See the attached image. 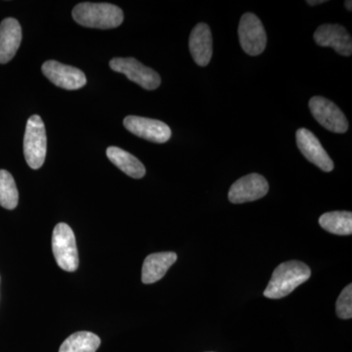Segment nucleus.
I'll return each mask as SVG.
<instances>
[{
  "label": "nucleus",
  "instance_id": "f8f14e48",
  "mask_svg": "<svg viewBox=\"0 0 352 352\" xmlns=\"http://www.w3.org/2000/svg\"><path fill=\"white\" fill-rule=\"evenodd\" d=\"M315 43L323 47H332L342 56L352 54V38L346 28L337 24H325L314 32Z\"/></svg>",
  "mask_w": 352,
  "mask_h": 352
},
{
  "label": "nucleus",
  "instance_id": "6e6552de",
  "mask_svg": "<svg viewBox=\"0 0 352 352\" xmlns=\"http://www.w3.org/2000/svg\"><path fill=\"white\" fill-rule=\"evenodd\" d=\"M270 185L263 175L251 173L243 176L229 190L228 199L233 204H244L263 198L268 193Z\"/></svg>",
  "mask_w": 352,
  "mask_h": 352
},
{
  "label": "nucleus",
  "instance_id": "4be33fe9",
  "mask_svg": "<svg viewBox=\"0 0 352 352\" xmlns=\"http://www.w3.org/2000/svg\"><path fill=\"white\" fill-rule=\"evenodd\" d=\"M344 4H346V7L349 11L352 10V2L351 0H349V1L344 2Z\"/></svg>",
  "mask_w": 352,
  "mask_h": 352
},
{
  "label": "nucleus",
  "instance_id": "f3484780",
  "mask_svg": "<svg viewBox=\"0 0 352 352\" xmlns=\"http://www.w3.org/2000/svg\"><path fill=\"white\" fill-rule=\"evenodd\" d=\"M319 224L327 232L340 236L351 235L352 214L346 210L326 212L319 219Z\"/></svg>",
  "mask_w": 352,
  "mask_h": 352
},
{
  "label": "nucleus",
  "instance_id": "6ab92c4d",
  "mask_svg": "<svg viewBox=\"0 0 352 352\" xmlns=\"http://www.w3.org/2000/svg\"><path fill=\"white\" fill-rule=\"evenodd\" d=\"M18 201L19 193L13 176L7 170H0V206L6 210H14Z\"/></svg>",
  "mask_w": 352,
  "mask_h": 352
},
{
  "label": "nucleus",
  "instance_id": "f03ea898",
  "mask_svg": "<svg viewBox=\"0 0 352 352\" xmlns=\"http://www.w3.org/2000/svg\"><path fill=\"white\" fill-rule=\"evenodd\" d=\"M72 14L78 24L92 29H113L124 22L122 9L110 3L82 2L73 9Z\"/></svg>",
  "mask_w": 352,
  "mask_h": 352
},
{
  "label": "nucleus",
  "instance_id": "412c9836",
  "mask_svg": "<svg viewBox=\"0 0 352 352\" xmlns=\"http://www.w3.org/2000/svg\"><path fill=\"white\" fill-rule=\"evenodd\" d=\"M325 2L326 0H315V1L310 0V1H307V3L309 4V6H317V4L325 3Z\"/></svg>",
  "mask_w": 352,
  "mask_h": 352
},
{
  "label": "nucleus",
  "instance_id": "f257e3e1",
  "mask_svg": "<svg viewBox=\"0 0 352 352\" xmlns=\"http://www.w3.org/2000/svg\"><path fill=\"white\" fill-rule=\"evenodd\" d=\"M311 276L307 264L298 261H287L278 265L263 295L271 300H279L289 296Z\"/></svg>",
  "mask_w": 352,
  "mask_h": 352
},
{
  "label": "nucleus",
  "instance_id": "20e7f679",
  "mask_svg": "<svg viewBox=\"0 0 352 352\" xmlns=\"http://www.w3.org/2000/svg\"><path fill=\"white\" fill-rule=\"evenodd\" d=\"M52 251L55 261L62 270L68 272L78 270L80 261L75 234L68 224L59 223L55 226L52 234Z\"/></svg>",
  "mask_w": 352,
  "mask_h": 352
},
{
  "label": "nucleus",
  "instance_id": "4468645a",
  "mask_svg": "<svg viewBox=\"0 0 352 352\" xmlns=\"http://www.w3.org/2000/svg\"><path fill=\"white\" fill-rule=\"evenodd\" d=\"M22 41V28L14 18H6L0 24V64L15 56Z\"/></svg>",
  "mask_w": 352,
  "mask_h": 352
},
{
  "label": "nucleus",
  "instance_id": "9b49d317",
  "mask_svg": "<svg viewBox=\"0 0 352 352\" xmlns=\"http://www.w3.org/2000/svg\"><path fill=\"white\" fill-rule=\"evenodd\" d=\"M43 73L51 82L67 90L80 89L87 85V76L80 69L59 63L47 61L43 65Z\"/></svg>",
  "mask_w": 352,
  "mask_h": 352
},
{
  "label": "nucleus",
  "instance_id": "1a4fd4ad",
  "mask_svg": "<svg viewBox=\"0 0 352 352\" xmlns=\"http://www.w3.org/2000/svg\"><path fill=\"white\" fill-rule=\"evenodd\" d=\"M124 126L134 135L154 143H166L171 136L170 126L161 120L129 116L124 120Z\"/></svg>",
  "mask_w": 352,
  "mask_h": 352
},
{
  "label": "nucleus",
  "instance_id": "7ed1b4c3",
  "mask_svg": "<svg viewBox=\"0 0 352 352\" xmlns=\"http://www.w3.org/2000/svg\"><path fill=\"white\" fill-rule=\"evenodd\" d=\"M47 138L45 126L39 116L30 118L25 126L24 155L25 161L32 170H38L45 161Z\"/></svg>",
  "mask_w": 352,
  "mask_h": 352
},
{
  "label": "nucleus",
  "instance_id": "dca6fc26",
  "mask_svg": "<svg viewBox=\"0 0 352 352\" xmlns=\"http://www.w3.org/2000/svg\"><path fill=\"white\" fill-rule=\"evenodd\" d=\"M107 157L117 168L124 171L126 175L135 179H140L146 175L144 164L131 155V153L124 151L122 148L109 147Z\"/></svg>",
  "mask_w": 352,
  "mask_h": 352
},
{
  "label": "nucleus",
  "instance_id": "ddd939ff",
  "mask_svg": "<svg viewBox=\"0 0 352 352\" xmlns=\"http://www.w3.org/2000/svg\"><path fill=\"white\" fill-rule=\"evenodd\" d=\"M189 50L197 65L208 66L212 57V36L210 27L205 23H200L192 30Z\"/></svg>",
  "mask_w": 352,
  "mask_h": 352
},
{
  "label": "nucleus",
  "instance_id": "2eb2a0df",
  "mask_svg": "<svg viewBox=\"0 0 352 352\" xmlns=\"http://www.w3.org/2000/svg\"><path fill=\"white\" fill-rule=\"evenodd\" d=\"M176 261H177V254L173 252L149 254L145 258L142 266L143 283L153 284L160 281Z\"/></svg>",
  "mask_w": 352,
  "mask_h": 352
},
{
  "label": "nucleus",
  "instance_id": "0eeeda50",
  "mask_svg": "<svg viewBox=\"0 0 352 352\" xmlns=\"http://www.w3.org/2000/svg\"><path fill=\"white\" fill-rule=\"evenodd\" d=\"M309 109L314 119L324 129L335 133H344L349 129V122L344 113L327 98L321 96L312 97L309 101Z\"/></svg>",
  "mask_w": 352,
  "mask_h": 352
},
{
  "label": "nucleus",
  "instance_id": "423d86ee",
  "mask_svg": "<svg viewBox=\"0 0 352 352\" xmlns=\"http://www.w3.org/2000/svg\"><path fill=\"white\" fill-rule=\"evenodd\" d=\"M110 67L113 71L124 74L131 82L147 90H154L161 85V76L154 69L141 64L134 58H113Z\"/></svg>",
  "mask_w": 352,
  "mask_h": 352
},
{
  "label": "nucleus",
  "instance_id": "9d476101",
  "mask_svg": "<svg viewBox=\"0 0 352 352\" xmlns=\"http://www.w3.org/2000/svg\"><path fill=\"white\" fill-rule=\"evenodd\" d=\"M296 144L307 161L318 166L325 173H330L335 168L332 159L324 149L319 139L307 129H298L296 133Z\"/></svg>",
  "mask_w": 352,
  "mask_h": 352
},
{
  "label": "nucleus",
  "instance_id": "aec40b11",
  "mask_svg": "<svg viewBox=\"0 0 352 352\" xmlns=\"http://www.w3.org/2000/svg\"><path fill=\"white\" fill-rule=\"evenodd\" d=\"M336 311L340 319H351L352 317V285H347L342 289L336 303Z\"/></svg>",
  "mask_w": 352,
  "mask_h": 352
},
{
  "label": "nucleus",
  "instance_id": "39448f33",
  "mask_svg": "<svg viewBox=\"0 0 352 352\" xmlns=\"http://www.w3.org/2000/svg\"><path fill=\"white\" fill-rule=\"evenodd\" d=\"M238 34L243 50L251 56L261 54L267 43V34L261 21L254 13H245L241 18Z\"/></svg>",
  "mask_w": 352,
  "mask_h": 352
},
{
  "label": "nucleus",
  "instance_id": "5701e85b",
  "mask_svg": "<svg viewBox=\"0 0 352 352\" xmlns=\"http://www.w3.org/2000/svg\"><path fill=\"white\" fill-rule=\"evenodd\" d=\"M210 352H212V351H210Z\"/></svg>",
  "mask_w": 352,
  "mask_h": 352
},
{
  "label": "nucleus",
  "instance_id": "a211bd4d",
  "mask_svg": "<svg viewBox=\"0 0 352 352\" xmlns=\"http://www.w3.org/2000/svg\"><path fill=\"white\" fill-rule=\"evenodd\" d=\"M100 344V338L95 333L78 332L65 340L59 352H96Z\"/></svg>",
  "mask_w": 352,
  "mask_h": 352
}]
</instances>
